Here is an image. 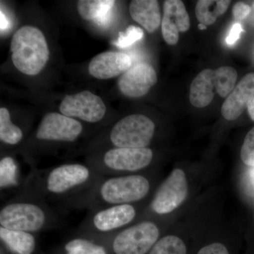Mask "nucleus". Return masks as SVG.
Returning a JSON list of instances; mask_svg holds the SVG:
<instances>
[{
	"label": "nucleus",
	"instance_id": "1",
	"mask_svg": "<svg viewBox=\"0 0 254 254\" xmlns=\"http://www.w3.org/2000/svg\"><path fill=\"white\" fill-rule=\"evenodd\" d=\"M103 177L88 164L64 163L45 170L34 169L18 189L47 202L60 203L93 186Z\"/></svg>",
	"mask_w": 254,
	"mask_h": 254
},
{
	"label": "nucleus",
	"instance_id": "2",
	"mask_svg": "<svg viewBox=\"0 0 254 254\" xmlns=\"http://www.w3.org/2000/svg\"><path fill=\"white\" fill-rule=\"evenodd\" d=\"M151 190L149 179L141 174L103 176L81 193L59 203L62 211L88 210L123 204H134L145 199Z\"/></svg>",
	"mask_w": 254,
	"mask_h": 254
},
{
	"label": "nucleus",
	"instance_id": "3",
	"mask_svg": "<svg viewBox=\"0 0 254 254\" xmlns=\"http://www.w3.org/2000/svg\"><path fill=\"white\" fill-rule=\"evenodd\" d=\"M63 220L48 202L21 189L0 209V227L38 233L61 228Z\"/></svg>",
	"mask_w": 254,
	"mask_h": 254
},
{
	"label": "nucleus",
	"instance_id": "4",
	"mask_svg": "<svg viewBox=\"0 0 254 254\" xmlns=\"http://www.w3.org/2000/svg\"><path fill=\"white\" fill-rule=\"evenodd\" d=\"M10 50L15 67L28 76L39 74L50 58L46 37L39 28L23 26L13 36Z\"/></svg>",
	"mask_w": 254,
	"mask_h": 254
},
{
	"label": "nucleus",
	"instance_id": "5",
	"mask_svg": "<svg viewBox=\"0 0 254 254\" xmlns=\"http://www.w3.org/2000/svg\"><path fill=\"white\" fill-rule=\"evenodd\" d=\"M134 204L110 205L88 210L77 228V235L95 240L107 238L128 227L137 216Z\"/></svg>",
	"mask_w": 254,
	"mask_h": 254
},
{
	"label": "nucleus",
	"instance_id": "6",
	"mask_svg": "<svg viewBox=\"0 0 254 254\" xmlns=\"http://www.w3.org/2000/svg\"><path fill=\"white\" fill-rule=\"evenodd\" d=\"M150 148H110L88 159L90 166L103 176L135 175L148 168L153 160Z\"/></svg>",
	"mask_w": 254,
	"mask_h": 254
},
{
	"label": "nucleus",
	"instance_id": "7",
	"mask_svg": "<svg viewBox=\"0 0 254 254\" xmlns=\"http://www.w3.org/2000/svg\"><path fill=\"white\" fill-rule=\"evenodd\" d=\"M160 231L151 220H143L107 238L96 240L108 244L115 254H145L158 242Z\"/></svg>",
	"mask_w": 254,
	"mask_h": 254
},
{
	"label": "nucleus",
	"instance_id": "8",
	"mask_svg": "<svg viewBox=\"0 0 254 254\" xmlns=\"http://www.w3.org/2000/svg\"><path fill=\"white\" fill-rule=\"evenodd\" d=\"M154 123L143 115H131L115 124L108 133L110 148H147L154 136Z\"/></svg>",
	"mask_w": 254,
	"mask_h": 254
},
{
	"label": "nucleus",
	"instance_id": "9",
	"mask_svg": "<svg viewBox=\"0 0 254 254\" xmlns=\"http://www.w3.org/2000/svg\"><path fill=\"white\" fill-rule=\"evenodd\" d=\"M83 133L82 124L75 119L58 113L45 115L37 128L34 138L40 144L72 143Z\"/></svg>",
	"mask_w": 254,
	"mask_h": 254
},
{
	"label": "nucleus",
	"instance_id": "10",
	"mask_svg": "<svg viewBox=\"0 0 254 254\" xmlns=\"http://www.w3.org/2000/svg\"><path fill=\"white\" fill-rule=\"evenodd\" d=\"M188 183L185 172L175 169L160 185L150 203V210L157 215L171 213L185 201Z\"/></svg>",
	"mask_w": 254,
	"mask_h": 254
},
{
	"label": "nucleus",
	"instance_id": "11",
	"mask_svg": "<svg viewBox=\"0 0 254 254\" xmlns=\"http://www.w3.org/2000/svg\"><path fill=\"white\" fill-rule=\"evenodd\" d=\"M60 113L71 118H78L86 123H98L104 118L106 106L98 95L84 91L66 95L60 105Z\"/></svg>",
	"mask_w": 254,
	"mask_h": 254
},
{
	"label": "nucleus",
	"instance_id": "12",
	"mask_svg": "<svg viewBox=\"0 0 254 254\" xmlns=\"http://www.w3.org/2000/svg\"><path fill=\"white\" fill-rule=\"evenodd\" d=\"M158 81L156 71L151 65L139 63L123 73L118 87L123 95L129 98H140L148 93Z\"/></svg>",
	"mask_w": 254,
	"mask_h": 254
},
{
	"label": "nucleus",
	"instance_id": "13",
	"mask_svg": "<svg viewBox=\"0 0 254 254\" xmlns=\"http://www.w3.org/2000/svg\"><path fill=\"white\" fill-rule=\"evenodd\" d=\"M162 34L170 46H175L180 39V33L190 29V18L183 1L166 0L164 1L162 18Z\"/></svg>",
	"mask_w": 254,
	"mask_h": 254
},
{
	"label": "nucleus",
	"instance_id": "14",
	"mask_svg": "<svg viewBox=\"0 0 254 254\" xmlns=\"http://www.w3.org/2000/svg\"><path fill=\"white\" fill-rule=\"evenodd\" d=\"M132 66L131 58L120 52L108 51L95 56L88 65V71L97 79L117 77Z\"/></svg>",
	"mask_w": 254,
	"mask_h": 254
},
{
	"label": "nucleus",
	"instance_id": "15",
	"mask_svg": "<svg viewBox=\"0 0 254 254\" xmlns=\"http://www.w3.org/2000/svg\"><path fill=\"white\" fill-rule=\"evenodd\" d=\"M254 97V73L246 75L234 88L221 108L223 118L233 121L240 118Z\"/></svg>",
	"mask_w": 254,
	"mask_h": 254
},
{
	"label": "nucleus",
	"instance_id": "16",
	"mask_svg": "<svg viewBox=\"0 0 254 254\" xmlns=\"http://www.w3.org/2000/svg\"><path fill=\"white\" fill-rule=\"evenodd\" d=\"M129 13L148 33H153L161 24L160 5L156 0H133L130 3Z\"/></svg>",
	"mask_w": 254,
	"mask_h": 254
},
{
	"label": "nucleus",
	"instance_id": "17",
	"mask_svg": "<svg viewBox=\"0 0 254 254\" xmlns=\"http://www.w3.org/2000/svg\"><path fill=\"white\" fill-rule=\"evenodd\" d=\"M215 92V71L208 68L203 70L190 84V103L195 108H205L213 101Z\"/></svg>",
	"mask_w": 254,
	"mask_h": 254
},
{
	"label": "nucleus",
	"instance_id": "18",
	"mask_svg": "<svg viewBox=\"0 0 254 254\" xmlns=\"http://www.w3.org/2000/svg\"><path fill=\"white\" fill-rule=\"evenodd\" d=\"M0 240L13 254H33L36 248V237L30 232L8 230L0 227Z\"/></svg>",
	"mask_w": 254,
	"mask_h": 254
},
{
	"label": "nucleus",
	"instance_id": "19",
	"mask_svg": "<svg viewBox=\"0 0 254 254\" xmlns=\"http://www.w3.org/2000/svg\"><path fill=\"white\" fill-rule=\"evenodd\" d=\"M115 4L113 0H79L77 11L83 19L104 25L109 20Z\"/></svg>",
	"mask_w": 254,
	"mask_h": 254
},
{
	"label": "nucleus",
	"instance_id": "20",
	"mask_svg": "<svg viewBox=\"0 0 254 254\" xmlns=\"http://www.w3.org/2000/svg\"><path fill=\"white\" fill-rule=\"evenodd\" d=\"M230 3L229 0H199L195 9L197 19L201 24L210 26L226 12Z\"/></svg>",
	"mask_w": 254,
	"mask_h": 254
},
{
	"label": "nucleus",
	"instance_id": "21",
	"mask_svg": "<svg viewBox=\"0 0 254 254\" xmlns=\"http://www.w3.org/2000/svg\"><path fill=\"white\" fill-rule=\"evenodd\" d=\"M63 249L64 254H108L103 244L77 234L64 244Z\"/></svg>",
	"mask_w": 254,
	"mask_h": 254
},
{
	"label": "nucleus",
	"instance_id": "22",
	"mask_svg": "<svg viewBox=\"0 0 254 254\" xmlns=\"http://www.w3.org/2000/svg\"><path fill=\"white\" fill-rule=\"evenodd\" d=\"M24 138V132L13 123L9 110L0 108V141L8 146H15L21 143Z\"/></svg>",
	"mask_w": 254,
	"mask_h": 254
},
{
	"label": "nucleus",
	"instance_id": "23",
	"mask_svg": "<svg viewBox=\"0 0 254 254\" xmlns=\"http://www.w3.org/2000/svg\"><path fill=\"white\" fill-rule=\"evenodd\" d=\"M216 93L222 98H226L235 88L237 72L231 66H221L215 71Z\"/></svg>",
	"mask_w": 254,
	"mask_h": 254
},
{
	"label": "nucleus",
	"instance_id": "24",
	"mask_svg": "<svg viewBox=\"0 0 254 254\" xmlns=\"http://www.w3.org/2000/svg\"><path fill=\"white\" fill-rule=\"evenodd\" d=\"M148 254H187V247L178 237L168 235L159 240Z\"/></svg>",
	"mask_w": 254,
	"mask_h": 254
},
{
	"label": "nucleus",
	"instance_id": "25",
	"mask_svg": "<svg viewBox=\"0 0 254 254\" xmlns=\"http://www.w3.org/2000/svg\"><path fill=\"white\" fill-rule=\"evenodd\" d=\"M143 31L141 28L131 26L127 28L125 33H120L115 45L120 48L131 46L136 41H140L143 36Z\"/></svg>",
	"mask_w": 254,
	"mask_h": 254
},
{
	"label": "nucleus",
	"instance_id": "26",
	"mask_svg": "<svg viewBox=\"0 0 254 254\" xmlns=\"http://www.w3.org/2000/svg\"><path fill=\"white\" fill-rule=\"evenodd\" d=\"M240 155L241 159L245 165L254 167V127L246 136Z\"/></svg>",
	"mask_w": 254,
	"mask_h": 254
},
{
	"label": "nucleus",
	"instance_id": "27",
	"mask_svg": "<svg viewBox=\"0 0 254 254\" xmlns=\"http://www.w3.org/2000/svg\"><path fill=\"white\" fill-rule=\"evenodd\" d=\"M252 9L248 4L243 2H238L234 5L232 9L234 18L237 21L245 19L250 15Z\"/></svg>",
	"mask_w": 254,
	"mask_h": 254
},
{
	"label": "nucleus",
	"instance_id": "28",
	"mask_svg": "<svg viewBox=\"0 0 254 254\" xmlns=\"http://www.w3.org/2000/svg\"><path fill=\"white\" fill-rule=\"evenodd\" d=\"M197 254H230L225 246L222 244L213 243L200 249Z\"/></svg>",
	"mask_w": 254,
	"mask_h": 254
},
{
	"label": "nucleus",
	"instance_id": "29",
	"mask_svg": "<svg viewBox=\"0 0 254 254\" xmlns=\"http://www.w3.org/2000/svg\"><path fill=\"white\" fill-rule=\"evenodd\" d=\"M243 31V28L241 26L240 23H235L230 30V33L226 38V43L227 44L232 46L235 44L237 40L240 38V34Z\"/></svg>",
	"mask_w": 254,
	"mask_h": 254
},
{
	"label": "nucleus",
	"instance_id": "30",
	"mask_svg": "<svg viewBox=\"0 0 254 254\" xmlns=\"http://www.w3.org/2000/svg\"><path fill=\"white\" fill-rule=\"evenodd\" d=\"M0 16H1V31H5V30L7 29L8 27H9V21H8L6 15L3 12L2 10H1Z\"/></svg>",
	"mask_w": 254,
	"mask_h": 254
},
{
	"label": "nucleus",
	"instance_id": "31",
	"mask_svg": "<svg viewBox=\"0 0 254 254\" xmlns=\"http://www.w3.org/2000/svg\"><path fill=\"white\" fill-rule=\"evenodd\" d=\"M247 109H248V113L250 118L254 121V97L252 101L250 102V104H249Z\"/></svg>",
	"mask_w": 254,
	"mask_h": 254
},
{
	"label": "nucleus",
	"instance_id": "32",
	"mask_svg": "<svg viewBox=\"0 0 254 254\" xmlns=\"http://www.w3.org/2000/svg\"><path fill=\"white\" fill-rule=\"evenodd\" d=\"M206 26H205V25L201 24V23H200V24L198 25V28H199L200 30H205L206 29Z\"/></svg>",
	"mask_w": 254,
	"mask_h": 254
},
{
	"label": "nucleus",
	"instance_id": "33",
	"mask_svg": "<svg viewBox=\"0 0 254 254\" xmlns=\"http://www.w3.org/2000/svg\"><path fill=\"white\" fill-rule=\"evenodd\" d=\"M251 177H252V180L253 182L254 185V170L252 171V175H251Z\"/></svg>",
	"mask_w": 254,
	"mask_h": 254
},
{
	"label": "nucleus",
	"instance_id": "34",
	"mask_svg": "<svg viewBox=\"0 0 254 254\" xmlns=\"http://www.w3.org/2000/svg\"><path fill=\"white\" fill-rule=\"evenodd\" d=\"M1 254H3V253H1Z\"/></svg>",
	"mask_w": 254,
	"mask_h": 254
}]
</instances>
